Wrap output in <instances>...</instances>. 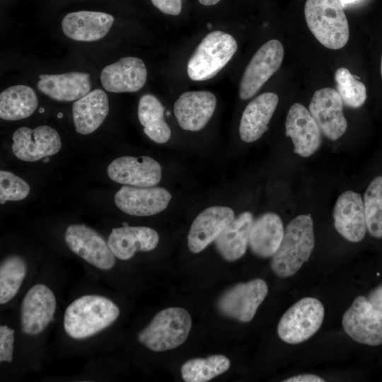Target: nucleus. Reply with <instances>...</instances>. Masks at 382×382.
<instances>
[{
  "label": "nucleus",
  "instance_id": "obj_1",
  "mask_svg": "<svg viewBox=\"0 0 382 382\" xmlns=\"http://www.w3.org/2000/svg\"><path fill=\"white\" fill-rule=\"evenodd\" d=\"M120 310L110 299L96 294L81 296L65 309L63 327L74 340L91 337L112 325Z\"/></svg>",
  "mask_w": 382,
  "mask_h": 382
},
{
  "label": "nucleus",
  "instance_id": "obj_2",
  "mask_svg": "<svg viewBox=\"0 0 382 382\" xmlns=\"http://www.w3.org/2000/svg\"><path fill=\"white\" fill-rule=\"evenodd\" d=\"M314 245L311 214L297 216L286 226L281 244L272 257V270L282 278L294 275L308 260Z\"/></svg>",
  "mask_w": 382,
  "mask_h": 382
},
{
  "label": "nucleus",
  "instance_id": "obj_3",
  "mask_svg": "<svg viewBox=\"0 0 382 382\" xmlns=\"http://www.w3.org/2000/svg\"><path fill=\"white\" fill-rule=\"evenodd\" d=\"M304 14L314 37L325 47L342 48L349 37V23L338 0H306Z\"/></svg>",
  "mask_w": 382,
  "mask_h": 382
},
{
  "label": "nucleus",
  "instance_id": "obj_4",
  "mask_svg": "<svg viewBox=\"0 0 382 382\" xmlns=\"http://www.w3.org/2000/svg\"><path fill=\"white\" fill-rule=\"evenodd\" d=\"M191 326V317L185 309L167 308L152 318L137 338L147 349L164 352L181 345L187 340Z\"/></svg>",
  "mask_w": 382,
  "mask_h": 382
},
{
  "label": "nucleus",
  "instance_id": "obj_5",
  "mask_svg": "<svg viewBox=\"0 0 382 382\" xmlns=\"http://www.w3.org/2000/svg\"><path fill=\"white\" fill-rule=\"evenodd\" d=\"M237 47L236 40L230 34L220 30L209 33L187 62L188 76L197 81L214 77L231 59Z\"/></svg>",
  "mask_w": 382,
  "mask_h": 382
},
{
  "label": "nucleus",
  "instance_id": "obj_6",
  "mask_svg": "<svg viewBox=\"0 0 382 382\" xmlns=\"http://www.w3.org/2000/svg\"><path fill=\"white\" fill-rule=\"evenodd\" d=\"M325 310L317 299L305 297L292 305L282 316L278 326L279 338L288 344L308 340L320 328Z\"/></svg>",
  "mask_w": 382,
  "mask_h": 382
},
{
  "label": "nucleus",
  "instance_id": "obj_7",
  "mask_svg": "<svg viewBox=\"0 0 382 382\" xmlns=\"http://www.w3.org/2000/svg\"><path fill=\"white\" fill-rule=\"evenodd\" d=\"M284 57L282 44L270 40L253 55L248 64L239 86V96L248 100L254 96L280 67Z\"/></svg>",
  "mask_w": 382,
  "mask_h": 382
},
{
  "label": "nucleus",
  "instance_id": "obj_8",
  "mask_svg": "<svg viewBox=\"0 0 382 382\" xmlns=\"http://www.w3.org/2000/svg\"><path fill=\"white\" fill-rule=\"evenodd\" d=\"M57 299L52 290L44 284H36L24 295L20 307L22 332L29 336L42 333L54 319Z\"/></svg>",
  "mask_w": 382,
  "mask_h": 382
},
{
  "label": "nucleus",
  "instance_id": "obj_9",
  "mask_svg": "<svg viewBox=\"0 0 382 382\" xmlns=\"http://www.w3.org/2000/svg\"><path fill=\"white\" fill-rule=\"evenodd\" d=\"M268 292L266 282L255 279L234 285L219 298V312L240 322H250Z\"/></svg>",
  "mask_w": 382,
  "mask_h": 382
},
{
  "label": "nucleus",
  "instance_id": "obj_10",
  "mask_svg": "<svg viewBox=\"0 0 382 382\" xmlns=\"http://www.w3.org/2000/svg\"><path fill=\"white\" fill-rule=\"evenodd\" d=\"M346 333L354 341L370 346L382 344V311L363 296H357L342 317Z\"/></svg>",
  "mask_w": 382,
  "mask_h": 382
},
{
  "label": "nucleus",
  "instance_id": "obj_11",
  "mask_svg": "<svg viewBox=\"0 0 382 382\" xmlns=\"http://www.w3.org/2000/svg\"><path fill=\"white\" fill-rule=\"evenodd\" d=\"M64 241L68 248L92 266L110 270L115 265V256L108 241L94 229L83 224H71L66 228Z\"/></svg>",
  "mask_w": 382,
  "mask_h": 382
},
{
  "label": "nucleus",
  "instance_id": "obj_12",
  "mask_svg": "<svg viewBox=\"0 0 382 382\" xmlns=\"http://www.w3.org/2000/svg\"><path fill=\"white\" fill-rule=\"evenodd\" d=\"M62 146L58 132L48 125L34 129L22 127L13 134L12 151L20 160L27 162L37 161L42 158L54 155Z\"/></svg>",
  "mask_w": 382,
  "mask_h": 382
},
{
  "label": "nucleus",
  "instance_id": "obj_13",
  "mask_svg": "<svg viewBox=\"0 0 382 382\" xmlns=\"http://www.w3.org/2000/svg\"><path fill=\"white\" fill-rule=\"evenodd\" d=\"M343 101L338 92L332 88L316 91L308 110L321 132L328 139L336 140L347 130V122L343 114Z\"/></svg>",
  "mask_w": 382,
  "mask_h": 382
},
{
  "label": "nucleus",
  "instance_id": "obj_14",
  "mask_svg": "<svg viewBox=\"0 0 382 382\" xmlns=\"http://www.w3.org/2000/svg\"><path fill=\"white\" fill-rule=\"evenodd\" d=\"M171 197L170 193L161 187L127 185L116 192L115 202L120 210L127 214L146 216L163 211Z\"/></svg>",
  "mask_w": 382,
  "mask_h": 382
},
{
  "label": "nucleus",
  "instance_id": "obj_15",
  "mask_svg": "<svg viewBox=\"0 0 382 382\" xmlns=\"http://www.w3.org/2000/svg\"><path fill=\"white\" fill-rule=\"evenodd\" d=\"M110 180L123 185L151 187L161 179V167L149 156H122L113 160L108 166Z\"/></svg>",
  "mask_w": 382,
  "mask_h": 382
},
{
  "label": "nucleus",
  "instance_id": "obj_16",
  "mask_svg": "<svg viewBox=\"0 0 382 382\" xmlns=\"http://www.w3.org/2000/svg\"><path fill=\"white\" fill-rule=\"evenodd\" d=\"M286 135L294 144L295 154L308 157L322 143L321 130L309 110L299 103H294L285 122Z\"/></svg>",
  "mask_w": 382,
  "mask_h": 382
},
{
  "label": "nucleus",
  "instance_id": "obj_17",
  "mask_svg": "<svg viewBox=\"0 0 382 382\" xmlns=\"http://www.w3.org/2000/svg\"><path fill=\"white\" fill-rule=\"evenodd\" d=\"M334 226L345 239L352 243L363 240L367 227L364 200L352 190L342 193L333 209Z\"/></svg>",
  "mask_w": 382,
  "mask_h": 382
},
{
  "label": "nucleus",
  "instance_id": "obj_18",
  "mask_svg": "<svg viewBox=\"0 0 382 382\" xmlns=\"http://www.w3.org/2000/svg\"><path fill=\"white\" fill-rule=\"evenodd\" d=\"M233 210L228 207L214 206L205 209L193 221L187 236V245L198 253L214 241L234 219Z\"/></svg>",
  "mask_w": 382,
  "mask_h": 382
},
{
  "label": "nucleus",
  "instance_id": "obj_19",
  "mask_svg": "<svg viewBox=\"0 0 382 382\" xmlns=\"http://www.w3.org/2000/svg\"><path fill=\"white\" fill-rule=\"evenodd\" d=\"M216 105V96L209 91H197L183 93L174 104V114L179 125L185 130L203 129Z\"/></svg>",
  "mask_w": 382,
  "mask_h": 382
},
{
  "label": "nucleus",
  "instance_id": "obj_20",
  "mask_svg": "<svg viewBox=\"0 0 382 382\" xmlns=\"http://www.w3.org/2000/svg\"><path fill=\"white\" fill-rule=\"evenodd\" d=\"M147 71L144 62L126 57L105 66L100 73L103 87L112 93L135 92L145 84Z\"/></svg>",
  "mask_w": 382,
  "mask_h": 382
},
{
  "label": "nucleus",
  "instance_id": "obj_21",
  "mask_svg": "<svg viewBox=\"0 0 382 382\" xmlns=\"http://www.w3.org/2000/svg\"><path fill=\"white\" fill-rule=\"evenodd\" d=\"M114 17L108 13L80 11L66 14L62 21V29L69 38L83 42L102 39L110 31Z\"/></svg>",
  "mask_w": 382,
  "mask_h": 382
},
{
  "label": "nucleus",
  "instance_id": "obj_22",
  "mask_svg": "<svg viewBox=\"0 0 382 382\" xmlns=\"http://www.w3.org/2000/svg\"><path fill=\"white\" fill-rule=\"evenodd\" d=\"M159 236L153 228L146 226H129L112 228L108 238V245L119 260H127L136 252H148L158 245Z\"/></svg>",
  "mask_w": 382,
  "mask_h": 382
},
{
  "label": "nucleus",
  "instance_id": "obj_23",
  "mask_svg": "<svg viewBox=\"0 0 382 382\" xmlns=\"http://www.w3.org/2000/svg\"><path fill=\"white\" fill-rule=\"evenodd\" d=\"M38 90L50 98L61 101L77 100L91 89L90 74L71 71L59 74H40Z\"/></svg>",
  "mask_w": 382,
  "mask_h": 382
},
{
  "label": "nucleus",
  "instance_id": "obj_24",
  "mask_svg": "<svg viewBox=\"0 0 382 382\" xmlns=\"http://www.w3.org/2000/svg\"><path fill=\"white\" fill-rule=\"evenodd\" d=\"M278 101L276 93L267 92L257 96L248 104L239 125L240 137L243 141H255L268 129V124Z\"/></svg>",
  "mask_w": 382,
  "mask_h": 382
},
{
  "label": "nucleus",
  "instance_id": "obj_25",
  "mask_svg": "<svg viewBox=\"0 0 382 382\" xmlns=\"http://www.w3.org/2000/svg\"><path fill=\"white\" fill-rule=\"evenodd\" d=\"M284 233L280 216L273 212L265 213L253 222L249 234V247L258 257H272L281 244Z\"/></svg>",
  "mask_w": 382,
  "mask_h": 382
},
{
  "label": "nucleus",
  "instance_id": "obj_26",
  "mask_svg": "<svg viewBox=\"0 0 382 382\" xmlns=\"http://www.w3.org/2000/svg\"><path fill=\"white\" fill-rule=\"evenodd\" d=\"M109 112L107 94L101 89L90 91L72 105L76 131L81 134L95 132L103 122Z\"/></svg>",
  "mask_w": 382,
  "mask_h": 382
},
{
  "label": "nucleus",
  "instance_id": "obj_27",
  "mask_svg": "<svg viewBox=\"0 0 382 382\" xmlns=\"http://www.w3.org/2000/svg\"><path fill=\"white\" fill-rule=\"evenodd\" d=\"M253 221L250 212L241 213L214 241L218 253L225 260H237L245 253Z\"/></svg>",
  "mask_w": 382,
  "mask_h": 382
},
{
  "label": "nucleus",
  "instance_id": "obj_28",
  "mask_svg": "<svg viewBox=\"0 0 382 382\" xmlns=\"http://www.w3.org/2000/svg\"><path fill=\"white\" fill-rule=\"evenodd\" d=\"M38 105L35 91L25 85H16L0 94V117L15 121L30 117Z\"/></svg>",
  "mask_w": 382,
  "mask_h": 382
},
{
  "label": "nucleus",
  "instance_id": "obj_29",
  "mask_svg": "<svg viewBox=\"0 0 382 382\" xmlns=\"http://www.w3.org/2000/svg\"><path fill=\"white\" fill-rule=\"evenodd\" d=\"M164 106L151 94L141 96L138 105V118L144 133L158 144L167 142L171 135L169 126L163 118Z\"/></svg>",
  "mask_w": 382,
  "mask_h": 382
},
{
  "label": "nucleus",
  "instance_id": "obj_30",
  "mask_svg": "<svg viewBox=\"0 0 382 382\" xmlns=\"http://www.w3.org/2000/svg\"><path fill=\"white\" fill-rule=\"evenodd\" d=\"M28 272L25 260L18 255L6 257L0 265V304L4 305L18 294Z\"/></svg>",
  "mask_w": 382,
  "mask_h": 382
},
{
  "label": "nucleus",
  "instance_id": "obj_31",
  "mask_svg": "<svg viewBox=\"0 0 382 382\" xmlns=\"http://www.w3.org/2000/svg\"><path fill=\"white\" fill-rule=\"evenodd\" d=\"M230 365L229 359L221 354L192 359L181 366V376L186 382H205L226 372Z\"/></svg>",
  "mask_w": 382,
  "mask_h": 382
},
{
  "label": "nucleus",
  "instance_id": "obj_32",
  "mask_svg": "<svg viewBox=\"0 0 382 382\" xmlns=\"http://www.w3.org/2000/svg\"><path fill=\"white\" fill-rule=\"evenodd\" d=\"M367 231L374 238H382V176L376 177L364 195Z\"/></svg>",
  "mask_w": 382,
  "mask_h": 382
},
{
  "label": "nucleus",
  "instance_id": "obj_33",
  "mask_svg": "<svg viewBox=\"0 0 382 382\" xmlns=\"http://www.w3.org/2000/svg\"><path fill=\"white\" fill-rule=\"evenodd\" d=\"M334 79L336 91L346 106L358 108L363 105L366 99V86L347 68H338L335 72Z\"/></svg>",
  "mask_w": 382,
  "mask_h": 382
},
{
  "label": "nucleus",
  "instance_id": "obj_34",
  "mask_svg": "<svg viewBox=\"0 0 382 382\" xmlns=\"http://www.w3.org/2000/svg\"><path fill=\"white\" fill-rule=\"evenodd\" d=\"M30 190L29 185L22 178L6 170L0 171V203L25 199Z\"/></svg>",
  "mask_w": 382,
  "mask_h": 382
},
{
  "label": "nucleus",
  "instance_id": "obj_35",
  "mask_svg": "<svg viewBox=\"0 0 382 382\" xmlns=\"http://www.w3.org/2000/svg\"><path fill=\"white\" fill-rule=\"evenodd\" d=\"M15 330L6 325L0 326V362L11 363L13 359Z\"/></svg>",
  "mask_w": 382,
  "mask_h": 382
},
{
  "label": "nucleus",
  "instance_id": "obj_36",
  "mask_svg": "<svg viewBox=\"0 0 382 382\" xmlns=\"http://www.w3.org/2000/svg\"><path fill=\"white\" fill-rule=\"evenodd\" d=\"M155 7L161 12L178 16L182 10V0H151Z\"/></svg>",
  "mask_w": 382,
  "mask_h": 382
},
{
  "label": "nucleus",
  "instance_id": "obj_37",
  "mask_svg": "<svg viewBox=\"0 0 382 382\" xmlns=\"http://www.w3.org/2000/svg\"><path fill=\"white\" fill-rule=\"evenodd\" d=\"M367 299L373 306L382 311V284L369 294Z\"/></svg>",
  "mask_w": 382,
  "mask_h": 382
},
{
  "label": "nucleus",
  "instance_id": "obj_38",
  "mask_svg": "<svg viewBox=\"0 0 382 382\" xmlns=\"http://www.w3.org/2000/svg\"><path fill=\"white\" fill-rule=\"evenodd\" d=\"M284 382H324L321 377L311 374H303L289 377L283 381Z\"/></svg>",
  "mask_w": 382,
  "mask_h": 382
},
{
  "label": "nucleus",
  "instance_id": "obj_39",
  "mask_svg": "<svg viewBox=\"0 0 382 382\" xmlns=\"http://www.w3.org/2000/svg\"><path fill=\"white\" fill-rule=\"evenodd\" d=\"M221 0H199V3L204 6H212L219 3Z\"/></svg>",
  "mask_w": 382,
  "mask_h": 382
},
{
  "label": "nucleus",
  "instance_id": "obj_40",
  "mask_svg": "<svg viewBox=\"0 0 382 382\" xmlns=\"http://www.w3.org/2000/svg\"><path fill=\"white\" fill-rule=\"evenodd\" d=\"M340 4L343 6L345 5H347L349 4H352L354 1H356L357 0H339Z\"/></svg>",
  "mask_w": 382,
  "mask_h": 382
},
{
  "label": "nucleus",
  "instance_id": "obj_41",
  "mask_svg": "<svg viewBox=\"0 0 382 382\" xmlns=\"http://www.w3.org/2000/svg\"><path fill=\"white\" fill-rule=\"evenodd\" d=\"M381 74L382 77V57H381Z\"/></svg>",
  "mask_w": 382,
  "mask_h": 382
},
{
  "label": "nucleus",
  "instance_id": "obj_42",
  "mask_svg": "<svg viewBox=\"0 0 382 382\" xmlns=\"http://www.w3.org/2000/svg\"><path fill=\"white\" fill-rule=\"evenodd\" d=\"M50 161V159H49L48 158H45V159L43 160L44 162H47V161Z\"/></svg>",
  "mask_w": 382,
  "mask_h": 382
}]
</instances>
